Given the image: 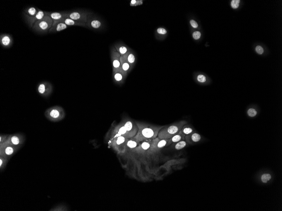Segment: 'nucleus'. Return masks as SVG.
<instances>
[{"label": "nucleus", "mask_w": 282, "mask_h": 211, "mask_svg": "<svg viewBox=\"0 0 282 211\" xmlns=\"http://www.w3.org/2000/svg\"><path fill=\"white\" fill-rule=\"evenodd\" d=\"M139 130L134 137L138 142L156 138L158 135L160 130L163 126H149L137 124Z\"/></svg>", "instance_id": "1"}, {"label": "nucleus", "mask_w": 282, "mask_h": 211, "mask_svg": "<svg viewBox=\"0 0 282 211\" xmlns=\"http://www.w3.org/2000/svg\"><path fill=\"white\" fill-rule=\"evenodd\" d=\"M186 121L182 120L174 123L168 126L163 127L160 130L158 134V137L160 139L169 140L172 137L178 134L181 130L184 125L187 124Z\"/></svg>", "instance_id": "2"}, {"label": "nucleus", "mask_w": 282, "mask_h": 211, "mask_svg": "<svg viewBox=\"0 0 282 211\" xmlns=\"http://www.w3.org/2000/svg\"><path fill=\"white\" fill-rule=\"evenodd\" d=\"M52 24L53 21L52 19L46 15L42 19L38 21L33 24L32 29L38 34H46L49 32Z\"/></svg>", "instance_id": "3"}, {"label": "nucleus", "mask_w": 282, "mask_h": 211, "mask_svg": "<svg viewBox=\"0 0 282 211\" xmlns=\"http://www.w3.org/2000/svg\"><path fill=\"white\" fill-rule=\"evenodd\" d=\"M45 15H46V14L45 13V11H43L42 10L39 9L38 13H37V15H36L35 16L32 17H28V16H24V17L25 20L26 21V22L27 23L28 26L30 28H32L33 27V24L36 22H37L38 21L42 19L44 17Z\"/></svg>", "instance_id": "4"}, {"label": "nucleus", "mask_w": 282, "mask_h": 211, "mask_svg": "<svg viewBox=\"0 0 282 211\" xmlns=\"http://www.w3.org/2000/svg\"><path fill=\"white\" fill-rule=\"evenodd\" d=\"M87 14L84 12L74 11L69 13H66V18H68L74 20L85 23L87 20Z\"/></svg>", "instance_id": "5"}, {"label": "nucleus", "mask_w": 282, "mask_h": 211, "mask_svg": "<svg viewBox=\"0 0 282 211\" xmlns=\"http://www.w3.org/2000/svg\"><path fill=\"white\" fill-rule=\"evenodd\" d=\"M45 13L46 15L49 16L53 21L52 26L62 22L64 19L66 18V13L65 12L45 11Z\"/></svg>", "instance_id": "6"}, {"label": "nucleus", "mask_w": 282, "mask_h": 211, "mask_svg": "<svg viewBox=\"0 0 282 211\" xmlns=\"http://www.w3.org/2000/svg\"><path fill=\"white\" fill-rule=\"evenodd\" d=\"M169 140L155 139L152 141L150 150L152 151H158L167 146Z\"/></svg>", "instance_id": "7"}, {"label": "nucleus", "mask_w": 282, "mask_h": 211, "mask_svg": "<svg viewBox=\"0 0 282 211\" xmlns=\"http://www.w3.org/2000/svg\"><path fill=\"white\" fill-rule=\"evenodd\" d=\"M13 41L12 37L10 35L7 34L1 35L0 43L1 46L4 48H8L11 47L13 44Z\"/></svg>", "instance_id": "8"}, {"label": "nucleus", "mask_w": 282, "mask_h": 211, "mask_svg": "<svg viewBox=\"0 0 282 211\" xmlns=\"http://www.w3.org/2000/svg\"><path fill=\"white\" fill-rule=\"evenodd\" d=\"M124 126L129 133L131 137L135 136L138 132V127L135 124L130 120H127L124 124Z\"/></svg>", "instance_id": "9"}, {"label": "nucleus", "mask_w": 282, "mask_h": 211, "mask_svg": "<svg viewBox=\"0 0 282 211\" xmlns=\"http://www.w3.org/2000/svg\"><path fill=\"white\" fill-rule=\"evenodd\" d=\"M202 136L200 135L195 132L185 137V140L189 144L198 142L202 140Z\"/></svg>", "instance_id": "10"}, {"label": "nucleus", "mask_w": 282, "mask_h": 211, "mask_svg": "<svg viewBox=\"0 0 282 211\" xmlns=\"http://www.w3.org/2000/svg\"><path fill=\"white\" fill-rule=\"evenodd\" d=\"M260 112V108L256 104H251L247 108L246 113L247 115L250 118H254Z\"/></svg>", "instance_id": "11"}, {"label": "nucleus", "mask_w": 282, "mask_h": 211, "mask_svg": "<svg viewBox=\"0 0 282 211\" xmlns=\"http://www.w3.org/2000/svg\"><path fill=\"white\" fill-rule=\"evenodd\" d=\"M185 140V136L182 133L181 131H180L178 134L174 135L171 138L169 139L167 146H170L171 144L176 143L180 142V141Z\"/></svg>", "instance_id": "12"}, {"label": "nucleus", "mask_w": 282, "mask_h": 211, "mask_svg": "<svg viewBox=\"0 0 282 211\" xmlns=\"http://www.w3.org/2000/svg\"><path fill=\"white\" fill-rule=\"evenodd\" d=\"M67 28H68V26L67 25H66L65 23L61 22L52 26L49 30L48 33H57V32L61 31L62 30L66 29Z\"/></svg>", "instance_id": "13"}, {"label": "nucleus", "mask_w": 282, "mask_h": 211, "mask_svg": "<svg viewBox=\"0 0 282 211\" xmlns=\"http://www.w3.org/2000/svg\"><path fill=\"white\" fill-rule=\"evenodd\" d=\"M38 11L39 9H37L33 7L27 8L23 11V15L24 16L32 17L37 15Z\"/></svg>", "instance_id": "14"}, {"label": "nucleus", "mask_w": 282, "mask_h": 211, "mask_svg": "<svg viewBox=\"0 0 282 211\" xmlns=\"http://www.w3.org/2000/svg\"><path fill=\"white\" fill-rule=\"evenodd\" d=\"M62 22V23H65L67 26L75 25L85 26V23L74 20H72L71 19L68 18H65L64 20Z\"/></svg>", "instance_id": "15"}, {"label": "nucleus", "mask_w": 282, "mask_h": 211, "mask_svg": "<svg viewBox=\"0 0 282 211\" xmlns=\"http://www.w3.org/2000/svg\"><path fill=\"white\" fill-rule=\"evenodd\" d=\"M180 131H181L182 133L185 137L187 136L188 135H190L191 134L193 133V132H194V130L193 128L192 127V126H191L190 125H187V124L184 126L183 127H182V129L180 130Z\"/></svg>", "instance_id": "16"}, {"label": "nucleus", "mask_w": 282, "mask_h": 211, "mask_svg": "<svg viewBox=\"0 0 282 211\" xmlns=\"http://www.w3.org/2000/svg\"><path fill=\"white\" fill-rule=\"evenodd\" d=\"M152 142H150L148 141H144L142 143L140 146L138 148H136V149H138L139 151H147L150 149L152 144Z\"/></svg>", "instance_id": "17"}, {"label": "nucleus", "mask_w": 282, "mask_h": 211, "mask_svg": "<svg viewBox=\"0 0 282 211\" xmlns=\"http://www.w3.org/2000/svg\"><path fill=\"white\" fill-rule=\"evenodd\" d=\"M123 136L126 137L131 138L130 135H129V133L127 131L124 127V125L122 126L118 130V134L116 135V136Z\"/></svg>", "instance_id": "18"}, {"label": "nucleus", "mask_w": 282, "mask_h": 211, "mask_svg": "<svg viewBox=\"0 0 282 211\" xmlns=\"http://www.w3.org/2000/svg\"><path fill=\"white\" fill-rule=\"evenodd\" d=\"M175 143V144H174V148L177 150L182 149L187 145V142L185 140L180 141V142Z\"/></svg>", "instance_id": "19"}, {"label": "nucleus", "mask_w": 282, "mask_h": 211, "mask_svg": "<svg viewBox=\"0 0 282 211\" xmlns=\"http://www.w3.org/2000/svg\"><path fill=\"white\" fill-rule=\"evenodd\" d=\"M138 142H139L135 139L134 140H129L127 142L126 145L127 147L130 148H135L137 147Z\"/></svg>", "instance_id": "20"}, {"label": "nucleus", "mask_w": 282, "mask_h": 211, "mask_svg": "<svg viewBox=\"0 0 282 211\" xmlns=\"http://www.w3.org/2000/svg\"><path fill=\"white\" fill-rule=\"evenodd\" d=\"M196 80L198 82L204 84L207 82V78L205 75L203 74H198L196 76Z\"/></svg>", "instance_id": "21"}, {"label": "nucleus", "mask_w": 282, "mask_h": 211, "mask_svg": "<svg viewBox=\"0 0 282 211\" xmlns=\"http://www.w3.org/2000/svg\"><path fill=\"white\" fill-rule=\"evenodd\" d=\"M101 23L100 21L97 20H93L90 22V26L92 28L97 29L101 26Z\"/></svg>", "instance_id": "22"}, {"label": "nucleus", "mask_w": 282, "mask_h": 211, "mask_svg": "<svg viewBox=\"0 0 282 211\" xmlns=\"http://www.w3.org/2000/svg\"><path fill=\"white\" fill-rule=\"evenodd\" d=\"M271 175L269 174H264L262 175L261 180L264 183H266L271 179Z\"/></svg>", "instance_id": "23"}, {"label": "nucleus", "mask_w": 282, "mask_h": 211, "mask_svg": "<svg viewBox=\"0 0 282 211\" xmlns=\"http://www.w3.org/2000/svg\"><path fill=\"white\" fill-rule=\"evenodd\" d=\"M126 140V137L123 136H120L118 137L116 140V144L118 145L123 144Z\"/></svg>", "instance_id": "24"}, {"label": "nucleus", "mask_w": 282, "mask_h": 211, "mask_svg": "<svg viewBox=\"0 0 282 211\" xmlns=\"http://www.w3.org/2000/svg\"><path fill=\"white\" fill-rule=\"evenodd\" d=\"M50 115L52 118H58L59 116V113L56 110H53L50 112Z\"/></svg>", "instance_id": "25"}, {"label": "nucleus", "mask_w": 282, "mask_h": 211, "mask_svg": "<svg viewBox=\"0 0 282 211\" xmlns=\"http://www.w3.org/2000/svg\"><path fill=\"white\" fill-rule=\"evenodd\" d=\"M240 0H233L231 1V6L233 9H237L239 6Z\"/></svg>", "instance_id": "26"}, {"label": "nucleus", "mask_w": 282, "mask_h": 211, "mask_svg": "<svg viewBox=\"0 0 282 211\" xmlns=\"http://www.w3.org/2000/svg\"><path fill=\"white\" fill-rule=\"evenodd\" d=\"M46 86L44 84H40L39 87H38V91L41 94H44L46 91Z\"/></svg>", "instance_id": "27"}, {"label": "nucleus", "mask_w": 282, "mask_h": 211, "mask_svg": "<svg viewBox=\"0 0 282 211\" xmlns=\"http://www.w3.org/2000/svg\"><path fill=\"white\" fill-rule=\"evenodd\" d=\"M113 65L115 69L118 70L120 67L121 63L118 60H114L113 61Z\"/></svg>", "instance_id": "28"}, {"label": "nucleus", "mask_w": 282, "mask_h": 211, "mask_svg": "<svg viewBox=\"0 0 282 211\" xmlns=\"http://www.w3.org/2000/svg\"><path fill=\"white\" fill-rule=\"evenodd\" d=\"M114 78L116 81H120L123 79V76L121 73H117L114 75Z\"/></svg>", "instance_id": "29"}, {"label": "nucleus", "mask_w": 282, "mask_h": 211, "mask_svg": "<svg viewBox=\"0 0 282 211\" xmlns=\"http://www.w3.org/2000/svg\"><path fill=\"white\" fill-rule=\"evenodd\" d=\"M255 50L257 53L259 55H262L264 52V49L260 46H257L255 48Z\"/></svg>", "instance_id": "30"}, {"label": "nucleus", "mask_w": 282, "mask_h": 211, "mask_svg": "<svg viewBox=\"0 0 282 211\" xmlns=\"http://www.w3.org/2000/svg\"><path fill=\"white\" fill-rule=\"evenodd\" d=\"M122 69L124 71H127L129 70L130 65L128 62H124L122 64Z\"/></svg>", "instance_id": "31"}, {"label": "nucleus", "mask_w": 282, "mask_h": 211, "mask_svg": "<svg viewBox=\"0 0 282 211\" xmlns=\"http://www.w3.org/2000/svg\"><path fill=\"white\" fill-rule=\"evenodd\" d=\"M201 33L199 31L195 32L193 34V38L195 40L198 39L201 37Z\"/></svg>", "instance_id": "32"}, {"label": "nucleus", "mask_w": 282, "mask_h": 211, "mask_svg": "<svg viewBox=\"0 0 282 211\" xmlns=\"http://www.w3.org/2000/svg\"><path fill=\"white\" fill-rule=\"evenodd\" d=\"M128 62L131 64L134 63L135 60V57L134 55L132 54H130L129 55L128 57Z\"/></svg>", "instance_id": "33"}, {"label": "nucleus", "mask_w": 282, "mask_h": 211, "mask_svg": "<svg viewBox=\"0 0 282 211\" xmlns=\"http://www.w3.org/2000/svg\"><path fill=\"white\" fill-rule=\"evenodd\" d=\"M11 142L12 143L14 144H18L19 143V139L18 137L16 136H14L11 138Z\"/></svg>", "instance_id": "34"}, {"label": "nucleus", "mask_w": 282, "mask_h": 211, "mask_svg": "<svg viewBox=\"0 0 282 211\" xmlns=\"http://www.w3.org/2000/svg\"><path fill=\"white\" fill-rule=\"evenodd\" d=\"M13 149L11 148V147H7V148L5 150V152L6 153V154H7L8 155H10L11 154H12L13 153Z\"/></svg>", "instance_id": "35"}, {"label": "nucleus", "mask_w": 282, "mask_h": 211, "mask_svg": "<svg viewBox=\"0 0 282 211\" xmlns=\"http://www.w3.org/2000/svg\"><path fill=\"white\" fill-rule=\"evenodd\" d=\"M157 32L160 34H165L167 33V30L163 28H159L157 30Z\"/></svg>", "instance_id": "36"}, {"label": "nucleus", "mask_w": 282, "mask_h": 211, "mask_svg": "<svg viewBox=\"0 0 282 211\" xmlns=\"http://www.w3.org/2000/svg\"><path fill=\"white\" fill-rule=\"evenodd\" d=\"M190 24H191L192 27H193V28H197L198 26V24H197V22L194 20H191L190 21Z\"/></svg>", "instance_id": "37"}, {"label": "nucleus", "mask_w": 282, "mask_h": 211, "mask_svg": "<svg viewBox=\"0 0 282 211\" xmlns=\"http://www.w3.org/2000/svg\"><path fill=\"white\" fill-rule=\"evenodd\" d=\"M127 50L125 46H121L120 48V52L122 54H125Z\"/></svg>", "instance_id": "38"}, {"label": "nucleus", "mask_w": 282, "mask_h": 211, "mask_svg": "<svg viewBox=\"0 0 282 211\" xmlns=\"http://www.w3.org/2000/svg\"><path fill=\"white\" fill-rule=\"evenodd\" d=\"M136 3V1H134V0H132V1H131V4H135Z\"/></svg>", "instance_id": "39"}, {"label": "nucleus", "mask_w": 282, "mask_h": 211, "mask_svg": "<svg viewBox=\"0 0 282 211\" xmlns=\"http://www.w3.org/2000/svg\"><path fill=\"white\" fill-rule=\"evenodd\" d=\"M0 162H1V164H0V166H1V165H2V160H1V159L0 160Z\"/></svg>", "instance_id": "40"}]
</instances>
